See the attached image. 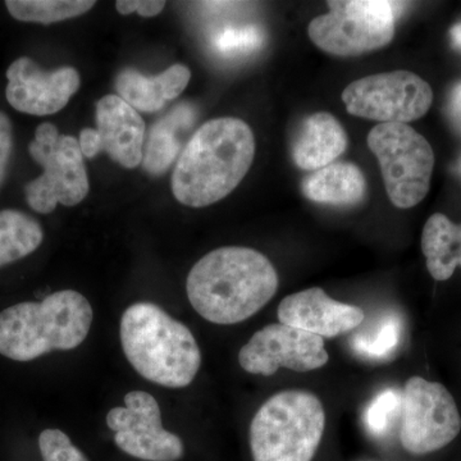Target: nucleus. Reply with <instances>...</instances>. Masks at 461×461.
Here are the masks:
<instances>
[{"label":"nucleus","mask_w":461,"mask_h":461,"mask_svg":"<svg viewBox=\"0 0 461 461\" xmlns=\"http://www.w3.org/2000/svg\"><path fill=\"white\" fill-rule=\"evenodd\" d=\"M457 173H459L460 177H461V157L459 159V163H457Z\"/></svg>","instance_id":"nucleus-32"},{"label":"nucleus","mask_w":461,"mask_h":461,"mask_svg":"<svg viewBox=\"0 0 461 461\" xmlns=\"http://www.w3.org/2000/svg\"><path fill=\"white\" fill-rule=\"evenodd\" d=\"M461 430L456 402L438 382L411 377L402 393L400 441L412 455H426L451 444Z\"/></svg>","instance_id":"nucleus-9"},{"label":"nucleus","mask_w":461,"mask_h":461,"mask_svg":"<svg viewBox=\"0 0 461 461\" xmlns=\"http://www.w3.org/2000/svg\"><path fill=\"white\" fill-rule=\"evenodd\" d=\"M127 360L148 381L169 388L189 386L202 366L191 330L151 303L126 309L120 326Z\"/></svg>","instance_id":"nucleus-3"},{"label":"nucleus","mask_w":461,"mask_h":461,"mask_svg":"<svg viewBox=\"0 0 461 461\" xmlns=\"http://www.w3.org/2000/svg\"><path fill=\"white\" fill-rule=\"evenodd\" d=\"M44 232L35 218L23 212H0V267L17 262L41 247Z\"/></svg>","instance_id":"nucleus-21"},{"label":"nucleus","mask_w":461,"mask_h":461,"mask_svg":"<svg viewBox=\"0 0 461 461\" xmlns=\"http://www.w3.org/2000/svg\"><path fill=\"white\" fill-rule=\"evenodd\" d=\"M402 341V323L393 314L379 318L377 323L355 332L351 348L355 353L371 362H388L393 359Z\"/></svg>","instance_id":"nucleus-22"},{"label":"nucleus","mask_w":461,"mask_h":461,"mask_svg":"<svg viewBox=\"0 0 461 461\" xmlns=\"http://www.w3.org/2000/svg\"><path fill=\"white\" fill-rule=\"evenodd\" d=\"M91 323L89 300L74 290L9 306L0 313V354L32 362L50 351L72 350L87 338Z\"/></svg>","instance_id":"nucleus-4"},{"label":"nucleus","mask_w":461,"mask_h":461,"mask_svg":"<svg viewBox=\"0 0 461 461\" xmlns=\"http://www.w3.org/2000/svg\"><path fill=\"white\" fill-rule=\"evenodd\" d=\"M421 251L429 275L436 281H447L461 267V224L445 214L430 215L421 232Z\"/></svg>","instance_id":"nucleus-19"},{"label":"nucleus","mask_w":461,"mask_h":461,"mask_svg":"<svg viewBox=\"0 0 461 461\" xmlns=\"http://www.w3.org/2000/svg\"><path fill=\"white\" fill-rule=\"evenodd\" d=\"M348 148V133L342 124L326 112L309 115L294 142L295 165L304 171H318L332 165Z\"/></svg>","instance_id":"nucleus-17"},{"label":"nucleus","mask_w":461,"mask_h":461,"mask_svg":"<svg viewBox=\"0 0 461 461\" xmlns=\"http://www.w3.org/2000/svg\"><path fill=\"white\" fill-rule=\"evenodd\" d=\"M78 144H80L83 156L90 158V159L91 158L98 156L100 151H102L98 131L94 129H84L83 131L80 132Z\"/></svg>","instance_id":"nucleus-29"},{"label":"nucleus","mask_w":461,"mask_h":461,"mask_svg":"<svg viewBox=\"0 0 461 461\" xmlns=\"http://www.w3.org/2000/svg\"><path fill=\"white\" fill-rule=\"evenodd\" d=\"M368 147L377 157L388 199L409 209L426 198L435 153L427 139L405 123H379L369 132Z\"/></svg>","instance_id":"nucleus-6"},{"label":"nucleus","mask_w":461,"mask_h":461,"mask_svg":"<svg viewBox=\"0 0 461 461\" xmlns=\"http://www.w3.org/2000/svg\"><path fill=\"white\" fill-rule=\"evenodd\" d=\"M191 72L186 66L175 65L162 74L148 77L133 68H126L115 78V89L135 111H160L168 100L180 96L190 83Z\"/></svg>","instance_id":"nucleus-16"},{"label":"nucleus","mask_w":461,"mask_h":461,"mask_svg":"<svg viewBox=\"0 0 461 461\" xmlns=\"http://www.w3.org/2000/svg\"><path fill=\"white\" fill-rule=\"evenodd\" d=\"M448 118L461 135V83L451 90L447 104Z\"/></svg>","instance_id":"nucleus-30"},{"label":"nucleus","mask_w":461,"mask_h":461,"mask_svg":"<svg viewBox=\"0 0 461 461\" xmlns=\"http://www.w3.org/2000/svg\"><path fill=\"white\" fill-rule=\"evenodd\" d=\"M256 139L239 118L208 121L187 142L172 175V193L181 204L204 208L239 186L253 165Z\"/></svg>","instance_id":"nucleus-2"},{"label":"nucleus","mask_w":461,"mask_h":461,"mask_svg":"<svg viewBox=\"0 0 461 461\" xmlns=\"http://www.w3.org/2000/svg\"><path fill=\"white\" fill-rule=\"evenodd\" d=\"M402 414V395L393 388L384 390L366 408L364 423L371 435L384 437L391 432Z\"/></svg>","instance_id":"nucleus-24"},{"label":"nucleus","mask_w":461,"mask_h":461,"mask_svg":"<svg viewBox=\"0 0 461 461\" xmlns=\"http://www.w3.org/2000/svg\"><path fill=\"white\" fill-rule=\"evenodd\" d=\"M193 121V107L181 104L151 127L147 148L142 153V167L145 171L154 176L168 171L181 150L176 132L182 127H190Z\"/></svg>","instance_id":"nucleus-20"},{"label":"nucleus","mask_w":461,"mask_h":461,"mask_svg":"<svg viewBox=\"0 0 461 461\" xmlns=\"http://www.w3.org/2000/svg\"><path fill=\"white\" fill-rule=\"evenodd\" d=\"M278 275L268 258L254 249L227 247L206 254L186 282L193 308L215 324L249 320L271 302Z\"/></svg>","instance_id":"nucleus-1"},{"label":"nucleus","mask_w":461,"mask_h":461,"mask_svg":"<svg viewBox=\"0 0 461 461\" xmlns=\"http://www.w3.org/2000/svg\"><path fill=\"white\" fill-rule=\"evenodd\" d=\"M5 96L16 111L50 115L62 111L80 87V75L72 67L42 71L30 58L14 60L7 71Z\"/></svg>","instance_id":"nucleus-13"},{"label":"nucleus","mask_w":461,"mask_h":461,"mask_svg":"<svg viewBox=\"0 0 461 461\" xmlns=\"http://www.w3.org/2000/svg\"><path fill=\"white\" fill-rule=\"evenodd\" d=\"M114 442L123 453L145 461H177L185 454L180 437L163 429L159 403L144 391L124 396V406L107 415Z\"/></svg>","instance_id":"nucleus-11"},{"label":"nucleus","mask_w":461,"mask_h":461,"mask_svg":"<svg viewBox=\"0 0 461 461\" xmlns=\"http://www.w3.org/2000/svg\"><path fill=\"white\" fill-rule=\"evenodd\" d=\"M326 429L323 403L314 393L286 390L269 397L250 424L254 461H312Z\"/></svg>","instance_id":"nucleus-5"},{"label":"nucleus","mask_w":461,"mask_h":461,"mask_svg":"<svg viewBox=\"0 0 461 461\" xmlns=\"http://www.w3.org/2000/svg\"><path fill=\"white\" fill-rule=\"evenodd\" d=\"M263 42V33L257 26L227 27L213 38V47L223 56L250 53Z\"/></svg>","instance_id":"nucleus-25"},{"label":"nucleus","mask_w":461,"mask_h":461,"mask_svg":"<svg viewBox=\"0 0 461 461\" xmlns=\"http://www.w3.org/2000/svg\"><path fill=\"white\" fill-rule=\"evenodd\" d=\"M29 151L44 168L41 177L25 187L27 203L33 211L48 214L56 209L58 203L75 206L86 198L89 177L77 139L59 135L54 124L41 123L36 129Z\"/></svg>","instance_id":"nucleus-7"},{"label":"nucleus","mask_w":461,"mask_h":461,"mask_svg":"<svg viewBox=\"0 0 461 461\" xmlns=\"http://www.w3.org/2000/svg\"><path fill=\"white\" fill-rule=\"evenodd\" d=\"M90 0H8L11 16L23 23L50 25L86 14L95 5Z\"/></svg>","instance_id":"nucleus-23"},{"label":"nucleus","mask_w":461,"mask_h":461,"mask_svg":"<svg viewBox=\"0 0 461 461\" xmlns=\"http://www.w3.org/2000/svg\"><path fill=\"white\" fill-rule=\"evenodd\" d=\"M393 5L384 0L329 2L330 14L312 21L309 38L320 50L338 57L381 50L395 35Z\"/></svg>","instance_id":"nucleus-8"},{"label":"nucleus","mask_w":461,"mask_h":461,"mask_svg":"<svg viewBox=\"0 0 461 461\" xmlns=\"http://www.w3.org/2000/svg\"><path fill=\"white\" fill-rule=\"evenodd\" d=\"M324 339L306 330L272 323L254 333L242 346L239 363L245 372L269 377L280 368L305 373L329 363Z\"/></svg>","instance_id":"nucleus-12"},{"label":"nucleus","mask_w":461,"mask_h":461,"mask_svg":"<svg viewBox=\"0 0 461 461\" xmlns=\"http://www.w3.org/2000/svg\"><path fill=\"white\" fill-rule=\"evenodd\" d=\"M14 147V135H12V123L7 114L0 112V185L5 177L9 158Z\"/></svg>","instance_id":"nucleus-28"},{"label":"nucleus","mask_w":461,"mask_h":461,"mask_svg":"<svg viewBox=\"0 0 461 461\" xmlns=\"http://www.w3.org/2000/svg\"><path fill=\"white\" fill-rule=\"evenodd\" d=\"M450 35L455 47L459 48L461 50V23H457V25H455L453 29L450 30Z\"/></svg>","instance_id":"nucleus-31"},{"label":"nucleus","mask_w":461,"mask_h":461,"mask_svg":"<svg viewBox=\"0 0 461 461\" xmlns=\"http://www.w3.org/2000/svg\"><path fill=\"white\" fill-rule=\"evenodd\" d=\"M348 113L379 123H405L429 113L433 103L430 85L409 71L366 76L342 93Z\"/></svg>","instance_id":"nucleus-10"},{"label":"nucleus","mask_w":461,"mask_h":461,"mask_svg":"<svg viewBox=\"0 0 461 461\" xmlns=\"http://www.w3.org/2000/svg\"><path fill=\"white\" fill-rule=\"evenodd\" d=\"M96 131L102 150L124 168L142 162L145 122L138 111L118 95H107L96 104Z\"/></svg>","instance_id":"nucleus-15"},{"label":"nucleus","mask_w":461,"mask_h":461,"mask_svg":"<svg viewBox=\"0 0 461 461\" xmlns=\"http://www.w3.org/2000/svg\"><path fill=\"white\" fill-rule=\"evenodd\" d=\"M162 0H118L115 8L123 16L138 12L142 17H154L165 9Z\"/></svg>","instance_id":"nucleus-27"},{"label":"nucleus","mask_w":461,"mask_h":461,"mask_svg":"<svg viewBox=\"0 0 461 461\" xmlns=\"http://www.w3.org/2000/svg\"><path fill=\"white\" fill-rule=\"evenodd\" d=\"M280 323L313 333L321 339L345 335L362 326L366 313L359 306L330 299L321 287L291 294L280 303Z\"/></svg>","instance_id":"nucleus-14"},{"label":"nucleus","mask_w":461,"mask_h":461,"mask_svg":"<svg viewBox=\"0 0 461 461\" xmlns=\"http://www.w3.org/2000/svg\"><path fill=\"white\" fill-rule=\"evenodd\" d=\"M303 193L318 204L355 205L366 196V181L353 163H332L309 175Z\"/></svg>","instance_id":"nucleus-18"},{"label":"nucleus","mask_w":461,"mask_h":461,"mask_svg":"<svg viewBox=\"0 0 461 461\" xmlns=\"http://www.w3.org/2000/svg\"><path fill=\"white\" fill-rule=\"evenodd\" d=\"M42 461H89L69 437L59 429H45L39 436Z\"/></svg>","instance_id":"nucleus-26"}]
</instances>
